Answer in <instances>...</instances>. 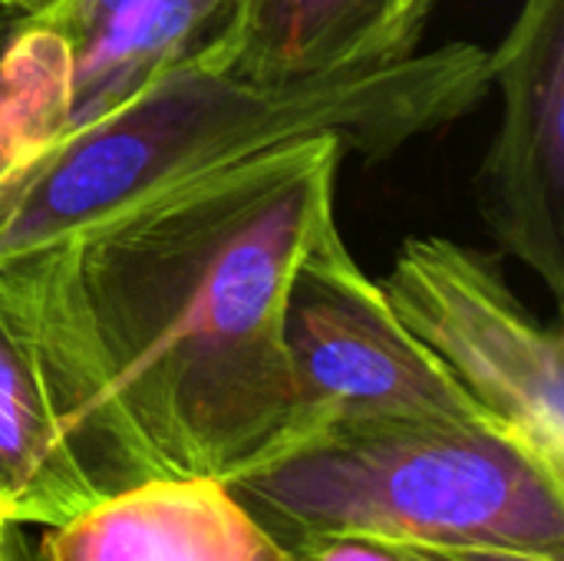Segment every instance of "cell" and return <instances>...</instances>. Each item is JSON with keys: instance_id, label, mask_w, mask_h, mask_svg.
Masks as SVG:
<instances>
[{"instance_id": "cell-3", "label": "cell", "mask_w": 564, "mask_h": 561, "mask_svg": "<svg viewBox=\"0 0 564 561\" xmlns=\"http://www.w3.org/2000/svg\"><path fill=\"white\" fill-rule=\"evenodd\" d=\"M291 552L327 536L564 555V483L489 423L327 430L225 483Z\"/></svg>"}, {"instance_id": "cell-6", "label": "cell", "mask_w": 564, "mask_h": 561, "mask_svg": "<svg viewBox=\"0 0 564 561\" xmlns=\"http://www.w3.org/2000/svg\"><path fill=\"white\" fill-rule=\"evenodd\" d=\"M380 288L479 413L564 483L562 331L522 308L496 258L436 235L410 238Z\"/></svg>"}, {"instance_id": "cell-7", "label": "cell", "mask_w": 564, "mask_h": 561, "mask_svg": "<svg viewBox=\"0 0 564 561\" xmlns=\"http://www.w3.org/2000/svg\"><path fill=\"white\" fill-rule=\"evenodd\" d=\"M502 119L476 179L492 238L564 294V0H522L489 50Z\"/></svg>"}, {"instance_id": "cell-1", "label": "cell", "mask_w": 564, "mask_h": 561, "mask_svg": "<svg viewBox=\"0 0 564 561\" xmlns=\"http://www.w3.org/2000/svg\"><path fill=\"white\" fill-rule=\"evenodd\" d=\"M337 136L188 185L76 245L79 281L126 407L165 476L235 479L294 420L284 304L334 218Z\"/></svg>"}, {"instance_id": "cell-15", "label": "cell", "mask_w": 564, "mask_h": 561, "mask_svg": "<svg viewBox=\"0 0 564 561\" xmlns=\"http://www.w3.org/2000/svg\"><path fill=\"white\" fill-rule=\"evenodd\" d=\"M0 561H33V555L23 549V539L17 532V522H0Z\"/></svg>"}, {"instance_id": "cell-17", "label": "cell", "mask_w": 564, "mask_h": 561, "mask_svg": "<svg viewBox=\"0 0 564 561\" xmlns=\"http://www.w3.org/2000/svg\"><path fill=\"white\" fill-rule=\"evenodd\" d=\"M0 10H23V0H0Z\"/></svg>"}, {"instance_id": "cell-9", "label": "cell", "mask_w": 564, "mask_h": 561, "mask_svg": "<svg viewBox=\"0 0 564 561\" xmlns=\"http://www.w3.org/2000/svg\"><path fill=\"white\" fill-rule=\"evenodd\" d=\"M440 0H238L198 66L281 83L420 50Z\"/></svg>"}, {"instance_id": "cell-13", "label": "cell", "mask_w": 564, "mask_h": 561, "mask_svg": "<svg viewBox=\"0 0 564 561\" xmlns=\"http://www.w3.org/2000/svg\"><path fill=\"white\" fill-rule=\"evenodd\" d=\"M403 561H564L562 552L489 542H393Z\"/></svg>"}, {"instance_id": "cell-11", "label": "cell", "mask_w": 564, "mask_h": 561, "mask_svg": "<svg viewBox=\"0 0 564 561\" xmlns=\"http://www.w3.org/2000/svg\"><path fill=\"white\" fill-rule=\"evenodd\" d=\"M73 73L63 33L0 10V188L69 132Z\"/></svg>"}, {"instance_id": "cell-4", "label": "cell", "mask_w": 564, "mask_h": 561, "mask_svg": "<svg viewBox=\"0 0 564 561\" xmlns=\"http://www.w3.org/2000/svg\"><path fill=\"white\" fill-rule=\"evenodd\" d=\"M165 476L93 324L76 245L0 255V513L59 526Z\"/></svg>"}, {"instance_id": "cell-18", "label": "cell", "mask_w": 564, "mask_h": 561, "mask_svg": "<svg viewBox=\"0 0 564 561\" xmlns=\"http://www.w3.org/2000/svg\"><path fill=\"white\" fill-rule=\"evenodd\" d=\"M0 522H7V516H3V513H0Z\"/></svg>"}, {"instance_id": "cell-5", "label": "cell", "mask_w": 564, "mask_h": 561, "mask_svg": "<svg viewBox=\"0 0 564 561\" xmlns=\"http://www.w3.org/2000/svg\"><path fill=\"white\" fill-rule=\"evenodd\" d=\"M284 354L294 420L281 453L327 430L360 423H489L443 364L400 324L383 288L344 245L337 218L311 238L294 268L284 304Z\"/></svg>"}, {"instance_id": "cell-14", "label": "cell", "mask_w": 564, "mask_h": 561, "mask_svg": "<svg viewBox=\"0 0 564 561\" xmlns=\"http://www.w3.org/2000/svg\"><path fill=\"white\" fill-rule=\"evenodd\" d=\"M304 561H403L390 539L373 536H327L304 549H297Z\"/></svg>"}, {"instance_id": "cell-12", "label": "cell", "mask_w": 564, "mask_h": 561, "mask_svg": "<svg viewBox=\"0 0 564 561\" xmlns=\"http://www.w3.org/2000/svg\"><path fill=\"white\" fill-rule=\"evenodd\" d=\"M132 3L135 0H56L40 13H30L26 20L53 26L56 33H63L69 40L73 53H79L86 43H93Z\"/></svg>"}, {"instance_id": "cell-8", "label": "cell", "mask_w": 564, "mask_h": 561, "mask_svg": "<svg viewBox=\"0 0 564 561\" xmlns=\"http://www.w3.org/2000/svg\"><path fill=\"white\" fill-rule=\"evenodd\" d=\"M40 561H304L212 476H155L46 526Z\"/></svg>"}, {"instance_id": "cell-10", "label": "cell", "mask_w": 564, "mask_h": 561, "mask_svg": "<svg viewBox=\"0 0 564 561\" xmlns=\"http://www.w3.org/2000/svg\"><path fill=\"white\" fill-rule=\"evenodd\" d=\"M238 0H135L76 53L69 129L89 126L162 73L195 63L225 30Z\"/></svg>"}, {"instance_id": "cell-16", "label": "cell", "mask_w": 564, "mask_h": 561, "mask_svg": "<svg viewBox=\"0 0 564 561\" xmlns=\"http://www.w3.org/2000/svg\"><path fill=\"white\" fill-rule=\"evenodd\" d=\"M50 3H56V0H23V17H30V13H40V10H46Z\"/></svg>"}, {"instance_id": "cell-2", "label": "cell", "mask_w": 564, "mask_h": 561, "mask_svg": "<svg viewBox=\"0 0 564 561\" xmlns=\"http://www.w3.org/2000/svg\"><path fill=\"white\" fill-rule=\"evenodd\" d=\"M489 89L492 56L476 43L281 83L182 63L116 112L69 129L0 188V255L83 241L314 136L390 159L473 112Z\"/></svg>"}]
</instances>
